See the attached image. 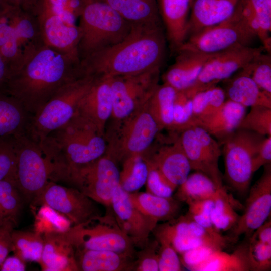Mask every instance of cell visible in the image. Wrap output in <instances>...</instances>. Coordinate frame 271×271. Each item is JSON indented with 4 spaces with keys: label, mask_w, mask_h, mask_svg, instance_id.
I'll return each instance as SVG.
<instances>
[{
    "label": "cell",
    "mask_w": 271,
    "mask_h": 271,
    "mask_svg": "<svg viewBox=\"0 0 271 271\" xmlns=\"http://www.w3.org/2000/svg\"><path fill=\"white\" fill-rule=\"evenodd\" d=\"M44 246L39 263L44 271H78L74 249L63 233L42 235Z\"/></svg>",
    "instance_id": "cell-25"
},
{
    "label": "cell",
    "mask_w": 271,
    "mask_h": 271,
    "mask_svg": "<svg viewBox=\"0 0 271 271\" xmlns=\"http://www.w3.org/2000/svg\"><path fill=\"white\" fill-rule=\"evenodd\" d=\"M250 270L266 271L271 268V242L258 240L251 235L244 244Z\"/></svg>",
    "instance_id": "cell-41"
},
{
    "label": "cell",
    "mask_w": 271,
    "mask_h": 271,
    "mask_svg": "<svg viewBox=\"0 0 271 271\" xmlns=\"http://www.w3.org/2000/svg\"><path fill=\"white\" fill-rule=\"evenodd\" d=\"M112 112L110 78L95 77L91 86L78 103L75 115L93 124L100 133L105 136Z\"/></svg>",
    "instance_id": "cell-20"
},
{
    "label": "cell",
    "mask_w": 271,
    "mask_h": 271,
    "mask_svg": "<svg viewBox=\"0 0 271 271\" xmlns=\"http://www.w3.org/2000/svg\"><path fill=\"white\" fill-rule=\"evenodd\" d=\"M246 110L242 105L228 99L212 114L196 120L194 126L203 128L221 145L238 128Z\"/></svg>",
    "instance_id": "cell-24"
},
{
    "label": "cell",
    "mask_w": 271,
    "mask_h": 271,
    "mask_svg": "<svg viewBox=\"0 0 271 271\" xmlns=\"http://www.w3.org/2000/svg\"><path fill=\"white\" fill-rule=\"evenodd\" d=\"M263 91L271 94V57L262 53L244 67Z\"/></svg>",
    "instance_id": "cell-44"
},
{
    "label": "cell",
    "mask_w": 271,
    "mask_h": 271,
    "mask_svg": "<svg viewBox=\"0 0 271 271\" xmlns=\"http://www.w3.org/2000/svg\"><path fill=\"white\" fill-rule=\"evenodd\" d=\"M7 5L19 8L35 15L39 0H3Z\"/></svg>",
    "instance_id": "cell-57"
},
{
    "label": "cell",
    "mask_w": 271,
    "mask_h": 271,
    "mask_svg": "<svg viewBox=\"0 0 271 271\" xmlns=\"http://www.w3.org/2000/svg\"><path fill=\"white\" fill-rule=\"evenodd\" d=\"M15 141L14 181L24 200L31 203L49 183L60 181L59 170L39 143L25 133Z\"/></svg>",
    "instance_id": "cell-6"
},
{
    "label": "cell",
    "mask_w": 271,
    "mask_h": 271,
    "mask_svg": "<svg viewBox=\"0 0 271 271\" xmlns=\"http://www.w3.org/2000/svg\"><path fill=\"white\" fill-rule=\"evenodd\" d=\"M26 270V262L13 255L7 256L0 265V271H24Z\"/></svg>",
    "instance_id": "cell-56"
},
{
    "label": "cell",
    "mask_w": 271,
    "mask_h": 271,
    "mask_svg": "<svg viewBox=\"0 0 271 271\" xmlns=\"http://www.w3.org/2000/svg\"><path fill=\"white\" fill-rule=\"evenodd\" d=\"M84 75L78 59L45 45L10 75L2 91L32 116L60 88Z\"/></svg>",
    "instance_id": "cell-1"
},
{
    "label": "cell",
    "mask_w": 271,
    "mask_h": 271,
    "mask_svg": "<svg viewBox=\"0 0 271 271\" xmlns=\"http://www.w3.org/2000/svg\"><path fill=\"white\" fill-rule=\"evenodd\" d=\"M132 27L161 26L157 0H102Z\"/></svg>",
    "instance_id": "cell-28"
},
{
    "label": "cell",
    "mask_w": 271,
    "mask_h": 271,
    "mask_svg": "<svg viewBox=\"0 0 271 271\" xmlns=\"http://www.w3.org/2000/svg\"><path fill=\"white\" fill-rule=\"evenodd\" d=\"M195 118L193 113L192 99L182 91H178L174 105L173 121L171 132L180 133L194 126Z\"/></svg>",
    "instance_id": "cell-43"
},
{
    "label": "cell",
    "mask_w": 271,
    "mask_h": 271,
    "mask_svg": "<svg viewBox=\"0 0 271 271\" xmlns=\"http://www.w3.org/2000/svg\"><path fill=\"white\" fill-rule=\"evenodd\" d=\"M199 143L205 167V174L210 177L219 188L223 187L222 176L218 161L222 154L221 145L203 128L192 126Z\"/></svg>",
    "instance_id": "cell-33"
},
{
    "label": "cell",
    "mask_w": 271,
    "mask_h": 271,
    "mask_svg": "<svg viewBox=\"0 0 271 271\" xmlns=\"http://www.w3.org/2000/svg\"><path fill=\"white\" fill-rule=\"evenodd\" d=\"M225 82L224 89L228 99L245 107L263 106L271 108V94L261 90L244 67Z\"/></svg>",
    "instance_id": "cell-26"
},
{
    "label": "cell",
    "mask_w": 271,
    "mask_h": 271,
    "mask_svg": "<svg viewBox=\"0 0 271 271\" xmlns=\"http://www.w3.org/2000/svg\"><path fill=\"white\" fill-rule=\"evenodd\" d=\"M31 116L18 100L0 91V137L25 134Z\"/></svg>",
    "instance_id": "cell-30"
},
{
    "label": "cell",
    "mask_w": 271,
    "mask_h": 271,
    "mask_svg": "<svg viewBox=\"0 0 271 271\" xmlns=\"http://www.w3.org/2000/svg\"><path fill=\"white\" fill-rule=\"evenodd\" d=\"M10 74L9 67L0 53V91L3 90Z\"/></svg>",
    "instance_id": "cell-58"
},
{
    "label": "cell",
    "mask_w": 271,
    "mask_h": 271,
    "mask_svg": "<svg viewBox=\"0 0 271 271\" xmlns=\"http://www.w3.org/2000/svg\"><path fill=\"white\" fill-rule=\"evenodd\" d=\"M74 0H39L37 9L42 8L61 17L68 23L76 24L78 18L73 9Z\"/></svg>",
    "instance_id": "cell-51"
},
{
    "label": "cell",
    "mask_w": 271,
    "mask_h": 271,
    "mask_svg": "<svg viewBox=\"0 0 271 271\" xmlns=\"http://www.w3.org/2000/svg\"><path fill=\"white\" fill-rule=\"evenodd\" d=\"M174 63L163 75V83L184 91L195 82L206 62L215 54L179 51Z\"/></svg>",
    "instance_id": "cell-21"
},
{
    "label": "cell",
    "mask_w": 271,
    "mask_h": 271,
    "mask_svg": "<svg viewBox=\"0 0 271 271\" xmlns=\"http://www.w3.org/2000/svg\"><path fill=\"white\" fill-rule=\"evenodd\" d=\"M35 215V232L43 235L64 233L72 226L71 221L64 215L47 205H42Z\"/></svg>",
    "instance_id": "cell-40"
},
{
    "label": "cell",
    "mask_w": 271,
    "mask_h": 271,
    "mask_svg": "<svg viewBox=\"0 0 271 271\" xmlns=\"http://www.w3.org/2000/svg\"><path fill=\"white\" fill-rule=\"evenodd\" d=\"M238 128L251 130L264 136H271V108L263 106L251 107Z\"/></svg>",
    "instance_id": "cell-42"
},
{
    "label": "cell",
    "mask_w": 271,
    "mask_h": 271,
    "mask_svg": "<svg viewBox=\"0 0 271 271\" xmlns=\"http://www.w3.org/2000/svg\"><path fill=\"white\" fill-rule=\"evenodd\" d=\"M15 137H0V180H14L16 166Z\"/></svg>",
    "instance_id": "cell-46"
},
{
    "label": "cell",
    "mask_w": 271,
    "mask_h": 271,
    "mask_svg": "<svg viewBox=\"0 0 271 271\" xmlns=\"http://www.w3.org/2000/svg\"><path fill=\"white\" fill-rule=\"evenodd\" d=\"M164 140L153 149L150 148L144 157L176 189L186 180L191 169L179 133L171 132L170 137Z\"/></svg>",
    "instance_id": "cell-16"
},
{
    "label": "cell",
    "mask_w": 271,
    "mask_h": 271,
    "mask_svg": "<svg viewBox=\"0 0 271 271\" xmlns=\"http://www.w3.org/2000/svg\"><path fill=\"white\" fill-rule=\"evenodd\" d=\"M35 16L45 45L79 60L78 26L68 23L58 15L42 8L37 9Z\"/></svg>",
    "instance_id": "cell-19"
},
{
    "label": "cell",
    "mask_w": 271,
    "mask_h": 271,
    "mask_svg": "<svg viewBox=\"0 0 271 271\" xmlns=\"http://www.w3.org/2000/svg\"><path fill=\"white\" fill-rule=\"evenodd\" d=\"M155 237L159 243V271L182 270V265L179 254L171 243L163 237Z\"/></svg>",
    "instance_id": "cell-48"
},
{
    "label": "cell",
    "mask_w": 271,
    "mask_h": 271,
    "mask_svg": "<svg viewBox=\"0 0 271 271\" xmlns=\"http://www.w3.org/2000/svg\"><path fill=\"white\" fill-rule=\"evenodd\" d=\"M218 249L201 246L186 251L179 254L182 266L190 270L194 271L195 268L206 260L215 251Z\"/></svg>",
    "instance_id": "cell-52"
},
{
    "label": "cell",
    "mask_w": 271,
    "mask_h": 271,
    "mask_svg": "<svg viewBox=\"0 0 271 271\" xmlns=\"http://www.w3.org/2000/svg\"><path fill=\"white\" fill-rule=\"evenodd\" d=\"M44 246L42 235L34 231L13 230L11 234V252L25 262L39 263Z\"/></svg>",
    "instance_id": "cell-36"
},
{
    "label": "cell",
    "mask_w": 271,
    "mask_h": 271,
    "mask_svg": "<svg viewBox=\"0 0 271 271\" xmlns=\"http://www.w3.org/2000/svg\"><path fill=\"white\" fill-rule=\"evenodd\" d=\"M80 1L78 55L81 62L122 41L132 26L102 0Z\"/></svg>",
    "instance_id": "cell-4"
},
{
    "label": "cell",
    "mask_w": 271,
    "mask_h": 271,
    "mask_svg": "<svg viewBox=\"0 0 271 271\" xmlns=\"http://www.w3.org/2000/svg\"><path fill=\"white\" fill-rule=\"evenodd\" d=\"M214 197L189 204L186 215L202 226L210 230H216L211 221V212L214 205Z\"/></svg>",
    "instance_id": "cell-49"
},
{
    "label": "cell",
    "mask_w": 271,
    "mask_h": 271,
    "mask_svg": "<svg viewBox=\"0 0 271 271\" xmlns=\"http://www.w3.org/2000/svg\"><path fill=\"white\" fill-rule=\"evenodd\" d=\"M120 171V186L125 192L132 193L138 191L146 183L149 166L142 156L128 158L122 163Z\"/></svg>",
    "instance_id": "cell-38"
},
{
    "label": "cell",
    "mask_w": 271,
    "mask_h": 271,
    "mask_svg": "<svg viewBox=\"0 0 271 271\" xmlns=\"http://www.w3.org/2000/svg\"><path fill=\"white\" fill-rule=\"evenodd\" d=\"M148 164L149 172L145 184L146 192L162 197H173L176 188L164 179L155 167L148 163Z\"/></svg>",
    "instance_id": "cell-50"
},
{
    "label": "cell",
    "mask_w": 271,
    "mask_h": 271,
    "mask_svg": "<svg viewBox=\"0 0 271 271\" xmlns=\"http://www.w3.org/2000/svg\"><path fill=\"white\" fill-rule=\"evenodd\" d=\"M24 200L14 180H0V226H17Z\"/></svg>",
    "instance_id": "cell-34"
},
{
    "label": "cell",
    "mask_w": 271,
    "mask_h": 271,
    "mask_svg": "<svg viewBox=\"0 0 271 271\" xmlns=\"http://www.w3.org/2000/svg\"><path fill=\"white\" fill-rule=\"evenodd\" d=\"M110 208L119 226L136 247H144L158 223L142 213L133 204L129 193L120 186L113 197Z\"/></svg>",
    "instance_id": "cell-18"
},
{
    "label": "cell",
    "mask_w": 271,
    "mask_h": 271,
    "mask_svg": "<svg viewBox=\"0 0 271 271\" xmlns=\"http://www.w3.org/2000/svg\"><path fill=\"white\" fill-rule=\"evenodd\" d=\"M244 212L233 228L234 237H249L270 216L271 211V164L264 166L261 176L251 187Z\"/></svg>",
    "instance_id": "cell-17"
},
{
    "label": "cell",
    "mask_w": 271,
    "mask_h": 271,
    "mask_svg": "<svg viewBox=\"0 0 271 271\" xmlns=\"http://www.w3.org/2000/svg\"><path fill=\"white\" fill-rule=\"evenodd\" d=\"M179 138L191 170L205 174L201 147L193 127H189L179 133Z\"/></svg>",
    "instance_id": "cell-45"
},
{
    "label": "cell",
    "mask_w": 271,
    "mask_h": 271,
    "mask_svg": "<svg viewBox=\"0 0 271 271\" xmlns=\"http://www.w3.org/2000/svg\"><path fill=\"white\" fill-rule=\"evenodd\" d=\"M39 143L57 164L62 181L72 169L104 155L107 147L105 136L93 124L77 115Z\"/></svg>",
    "instance_id": "cell-3"
},
{
    "label": "cell",
    "mask_w": 271,
    "mask_h": 271,
    "mask_svg": "<svg viewBox=\"0 0 271 271\" xmlns=\"http://www.w3.org/2000/svg\"><path fill=\"white\" fill-rule=\"evenodd\" d=\"M264 50L262 46H238L215 54L206 62L194 83L183 92L192 98L197 93L228 79Z\"/></svg>",
    "instance_id": "cell-14"
},
{
    "label": "cell",
    "mask_w": 271,
    "mask_h": 271,
    "mask_svg": "<svg viewBox=\"0 0 271 271\" xmlns=\"http://www.w3.org/2000/svg\"><path fill=\"white\" fill-rule=\"evenodd\" d=\"M268 164H271V136L265 137L259 146L253 162L254 172Z\"/></svg>",
    "instance_id": "cell-54"
},
{
    "label": "cell",
    "mask_w": 271,
    "mask_h": 271,
    "mask_svg": "<svg viewBox=\"0 0 271 271\" xmlns=\"http://www.w3.org/2000/svg\"><path fill=\"white\" fill-rule=\"evenodd\" d=\"M95 78L86 74L60 88L31 116L25 134L40 143L50 133L66 124L75 115L78 103Z\"/></svg>",
    "instance_id": "cell-7"
},
{
    "label": "cell",
    "mask_w": 271,
    "mask_h": 271,
    "mask_svg": "<svg viewBox=\"0 0 271 271\" xmlns=\"http://www.w3.org/2000/svg\"><path fill=\"white\" fill-rule=\"evenodd\" d=\"M178 187L174 198L187 205L196 201L213 198L220 189L210 177L199 171L189 174Z\"/></svg>",
    "instance_id": "cell-32"
},
{
    "label": "cell",
    "mask_w": 271,
    "mask_h": 271,
    "mask_svg": "<svg viewBox=\"0 0 271 271\" xmlns=\"http://www.w3.org/2000/svg\"><path fill=\"white\" fill-rule=\"evenodd\" d=\"M235 202L224 187L218 190L211 212V221L217 231L233 229L237 224L240 216L235 211Z\"/></svg>",
    "instance_id": "cell-37"
},
{
    "label": "cell",
    "mask_w": 271,
    "mask_h": 271,
    "mask_svg": "<svg viewBox=\"0 0 271 271\" xmlns=\"http://www.w3.org/2000/svg\"><path fill=\"white\" fill-rule=\"evenodd\" d=\"M160 68L141 73L110 78L112 112L105 136L116 129L144 105L159 84Z\"/></svg>",
    "instance_id": "cell-8"
},
{
    "label": "cell",
    "mask_w": 271,
    "mask_h": 271,
    "mask_svg": "<svg viewBox=\"0 0 271 271\" xmlns=\"http://www.w3.org/2000/svg\"><path fill=\"white\" fill-rule=\"evenodd\" d=\"M129 195L134 206L157 223L175 218L180 210V202L173 197H162L138 191Z\"/></svg>",
    "instance_id": "cell-29"
},
{
    "label": "cell",
    "mask_w": 271,
    "mask_h": 271,
    "mask_svg": "<svg viewBox=\"0 0 271 271\" xmlns=\"http://www.w3.org/2000/svg\"><path fill=\"white\" fill-rule=\"evenodd\" d=\"M255 38L256 36L234 12L225 21L189 36L176 51L215 54L238 46H250Z\"/></svg>",
    "instance_id": "cell-13"
},
{
    "label": "cell",
    "mask_w": 271,
    "mask_h": 271,
    "mask_svg": "<svg viewBox=\"0 0 271 271\" xmlns=\"http://www.w3.org/2000/svg\"><path fill=\"white\" fill-rule=\"evenodd\" d=\"M178 91L168 84H159L148 101L150 110L160 131L171 130L175 98Z\"/></svg>",
    "instance_id": "cell-31"
},
{
    "label": "cell",
    "mask_w": 271,
    "mask_h": 271,
    "mask_svg": "<svg viewBox=\"0 0 271 271\" xmlns=\"http://www.w3.org/2000/svg\"><path fill=\"white\" fill-rule=\"evenodd\" d=\"M44 45L35 15L11 6L0 13V53L10 76Z\"/></svg>",
    "instance_id": "cell-5"
},
{
    "label": "cell",
    "mask_w": 271,
    "mask_h": 271,
    "mask_svg": "<svg viewBox=\"0 0 271 271\" xmlns=\"http://www.w3.org/2000/svg\"><path fill=\"white\" fill-rule=\"evenodd\" d=\"M63 234L74 248L110 250L135 256L136 247L119 226L110 207L106 208L104 215L72 226Z\"/></svg>",
    "instance_id": "cell-9"
},
{
    "label": "cell",
    "mask_w": 271,
    "mask_h": 271,
    "mask_svg": "<svg viewBox=\"0 0 271 271\" xmlns=\"http://www.w3.org/2000/svg\"><path fill=\"white\" fill-rule=\"evenodd\" d=\"M159 243L155 239L149 240L140 250L136 251L134 261V271H159Z\"/></svg>",
    "instance_id": "cell-47"
},
{
    "label": "cell",
    "mask_w": 271,
    "mask_h": 271,
    "mask_svg": "<svg viewBox=\"0 0 271 271\" xmlns=\"http://www.w3.org/2000/svg\"><path fill=\"white\" fill-rule=\"evenodd\" d=\"M157 2L171 49L176 51L187 38L192 0H157Z\"/></svg>",
    "instance_id": "cell-22"
},
{
    "label": "cell",
    "mask_w": 271,
    "mask_h": 271,
    "mask_svg": "<svg viewBox=\"0 0 271 271\" xmlns=\"http://www.w3.org/2000/svg\"><path fill=\"white\" fill-rule=\"evenodd\" d=\"M255 13L262 29L270 33L271 30V3L266 0H246Z\"/></svg>",
    "instance_id": "cell-53"
},
{
    "label": "cell",
    "mask_w": 271,
    "mask_h": 271,
    "mask_svg": "<svg viewBox=\"0 0 271 271\" xmlns=\"http://www.w3.org/2000/svg\"><path fill=\"white\" fill-rule=\"evenodd\" d=\"M80 271H133L134 258L110 250L74 248Z\"/></svg>",
    "instance_id": "cell-27"
},
{
    "label": "cell",
    "mask_w": 271,
    "mask_h": 271,
    "mask_svg": "<svg viewBox=\"0 0 271 271\" xmlns=\"http://www.w3.org/2000/svg\"><path fill=\"white\" fill-rule=\"evenodd\" d=\"M166 52L162 26L132 27L121 42L80 62L83 72L95 77H112L160 68Z\"/></svg>",
    "instance_id": "cell-2"
},
{
    "label": "cell",
    "mask_w": 271,
    "mask_h": 271,
    "mask_svg": "<svg viewBox=\"0 0 271 271\" xmlns=\"http://www.w3.org/2000/svg\"><path fill=\"white\" fill-rule=\"evenodd\" d=\"M247 270H250V267L244 244L232 253H228L223 250H215L194 271Z\"/></svg>",
    "instance_id": "cell-35"
},
{
    "label": "cell",
    "mask_w": 271,
    "mask_h": 271,
    "mask_svg": "<svg viewBox=\"0 0 271 271\" xmlns=\"http://www.w3.org/2000/svg\"><path fill=\"white\" fill-rule=\"evenodd\" d=\"M14 228L11 224L0 226V265L11 252V234Z\"/></svg>",
    "instance_id": "cell-55"
},
{
    "label": "cell",
    "mask_w": 271,
    "mask_h": 271,
    "mask_svg": "<svg viewBox=\"0 0 271 271\" xmlns=\"http://www.w3.org/2000/svg\"><path fill=\"white\" fill-rule=\"evenodd\" d=\"M96 202L76 188L49 183L31 203L33 208L47 205L67 217L72 226L102 215Z\"/></svg>",
    "instance_id": "cell-15"
},
{
    "label": "cell",
    "mask_w": 271,
    "mask_h": 271,
    "mask_svg": "<svg viewBox=\"0 0 271 271\" xmlns=\"http://www.w3.org/2000/svg\"><path fill=\"white\" fill-rule=\"evenodd\" d=\"M117 165L105 154L90 163L71 170L65 181L97 203L109 208L120 186V170Z\"/></svg>",
    "instance_id": "cell-12"
},
{
    "label": "cell",
    "mask_w": 271,
    "mask_h": 271,
    "mask_svg": "<svg viewBox=\"0 0 271 271\" xmlns=\"http://www.w3.org/2000/svg\"><path fill=\"white\" fill-rule=\"evenodd\" d=\"M225 98L224 89L216 85L194 95L191 99L195 123L196 120L217 111L226 101Z\"/></svg>",
    "instance_id": "cell-39"
},
{
    "label": "cell",
    "mask_w": 271,
    "mask_h": 271,
    "mask_svg": "<svg viewBox=\"0 0 271 271\" xmlns=\"http://www.w3.org/2000/svg\"><path fill=\"white\" fill-rule=\"evenodd\" d=\"M240 1L192 0L187 38L204 28L217 25L229 19L235 12Z\"/></svg>",
    "instance_id": "cell-23"
},
{
    "label": "cell",
    "mask_w": 271,
    "mask_h": 271,
    "mask_svg": "<svg viewBox=\"0 0 271 271\" xmlns=\"http://www.w3.org/2000/svg\"><path fill=\"white\" fill-rule=\"evenodd\" d=\"M148 101L117 129L105 137V154L117 164L132 156L144 157L161 131L150 110Z\"/></svg>",
    "instance_id": "cell-10"
},
{
    "label": "cell",
    "mask_w": 271,
    "mask_h": 271,
    "mask_svg": "<svg viewBox=\"0 0 271 271\" xmlns=\"http://www.w3.org/2000/svg\"><path fill=\"white\" fill-rule=\"evenodd\" d=\"M265 137L238 128L221 144L224 159L225 178L228 185L240 194L243 195L248 190L254 173L253 160Z\"/></svg>",
    "instance_id": "cell-11"
},
{
    "label": "cell",
    "mask_w": 271,
    "mask_h": 271,
    "mask_svg": "<svg viewBox=\"0 0 271 271\" xmlns=\"http://www.w3.org/2000/svg\"><path fill=\"white\" fill-rule=\"evenodd\" d=\"M9 6V5L5 3L3 0H0V13Z\"/></svg>",
    "instance_id": "cell-59"
}]
</instances>
